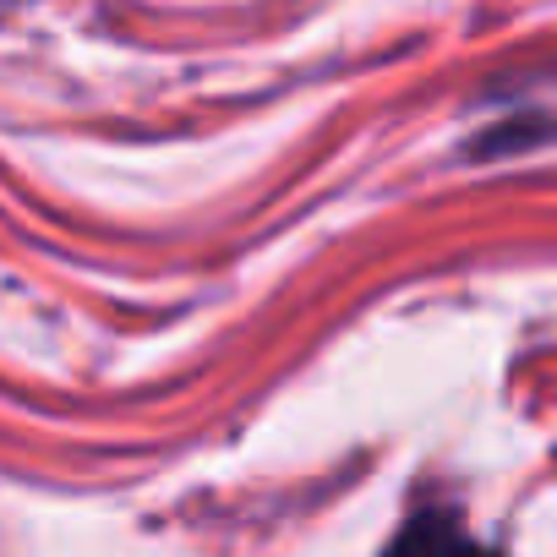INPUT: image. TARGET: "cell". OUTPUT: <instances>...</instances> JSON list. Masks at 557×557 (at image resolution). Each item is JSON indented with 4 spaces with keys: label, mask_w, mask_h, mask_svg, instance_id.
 <instances>
[{
    "label": "cell",
    "mask_w": 557,
    "mask_h": 557,
    "mask_svg": "<svg viewBox=\"0 0 557 557\" xmlns=\"http://www.w3.org/2000/svg\"><path fill=\"white\" fill-rule=\"evenodd\" d=\"M383 557H497V552L465 535L454 513H416Z\"/></svg>",
    "instance_id": "cell-1"
}]
</instances>
